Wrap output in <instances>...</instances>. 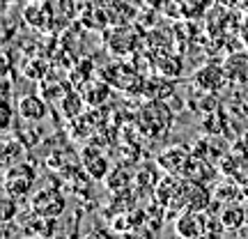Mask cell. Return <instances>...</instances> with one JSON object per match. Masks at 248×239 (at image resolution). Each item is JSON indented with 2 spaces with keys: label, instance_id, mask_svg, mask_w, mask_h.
<instances>
[{
  "label": "cell",
  "instance_id": "obj_3",
  "mask_svg": "<svg viewBox=\"0 0 248 239\" xmlns=\"http://www.w3.org/2000/svg\"><path fill=\"white\" fill-rule=\"evenodd\" d=\"M18 115L23 117L26 122H39V120H44V115H46L44 99L37 97V95L21 97V101H18Z\"/></svg>",
  "mask_w": 248,
  "mask_h": 239
},
{
  "label": "cell",
  "instance_id": "obj_1",
  "mask_svg": "<svg viewBox=\"0 0 248 239\" xmlns=\"http://www.w3.org/2000/svg\"><path fill=\"white\" fill-rule=\"evenodd\" d=\"M32 209L37 216H44V219H55L60 216L64 209V198H62L55 189H44L32 198Z\"/></svg>",
  "mask_w": 248,
  "mask_h": 239
},
{
  "label": "cell",
  "instance_id": "obj_2",
  "mask_svg": "<svg viewBox=\"0 0 248 239\" xmlns=\"http://www.w3.org/2000/svg\"><path fill=\"white\" fill-rule=\"evenodd\" d=\"M35 182V173L23 166V163H18V166H12L7 170V175H5V189H7V193L12 195H26L30 191V186Z\"/></svg>",
  "mask_w": 248,
  "mask_h": 239
},
{
  "label": "cell",
  "instance_id": "obj_6",
  "mask_svg": "<svg viewBox=\"0 0 248 239\" xmlns=\"http://www.w3.org/2000/svg\"><path fill=\"white\" fill-rule=\"evenodd\" d=\"M88 170L92 173V177L104 179V177H106V170H108L106 159H104V157H99V154H97V159H94V163H88Z\"/></svg>",
  "mask_w": 248,
  "mask_h": 239
},
{
  "label": "cell",
  "instance_id": "obj_5",
  "mask_svg": "<svg viewBox=\"0 0 248 239\" xmlns=\"http://www.w3.org/2000/svg\"><path fill=\"white\" fill-rule=\"evenodd\" d=\"M195 216L193 214H186V216H182L179 219V223H177V232L182 235V237H186V239H191V237H195L198 235V228H191V221H193Z\"/></svg>",
  "mask_w": 248,
  "mask_h": 239
},
{
  "label": "cell",
  "instance_id": "obj_7",
  "mask_svg": "<svg viewBox=\"0 0 248 239\" xmlns=\"http://www.w3.org/2000/svg\"><path fill=\"white\" fill-rule=\"evenodd\" d=\"M223 221H225V225H230V228H234V225H239V223H241V212H239V209H232V212H225V214H223Z\"/></svg>",
  "mask_w": 248,
  "mask_h": 239
},
{
  "label": "cell",
  "instance_id": "obj_4",
  "mask_svg": "<svg viewBox=\"0 0 248 239\" xmlns=\"http://www.w3.org/2000/svg\"><path fill=\"white\" fill-rule=\"evenodd\" d=\"M159 161L163 163V168H168V163H175V168H177V166H184L186 163V152L182 147H172L166 154H161Z\"/></svg>",
  "mask_w": 248,
  "mask_h": 239
}]
</instances>
